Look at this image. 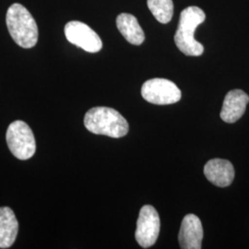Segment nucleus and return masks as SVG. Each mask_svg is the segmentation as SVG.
<instances>
[{"label": "nucleus", "mask_w": 249, "mask_h": 249, "mask_svg": "<svg viewBox=\"0 0 249 249\" xmlns=\"http://www.w3.org/2000/svg\"><path fill=\"white\" fill-rule=\"evenodd\" d=\"M85 127L91 133L122 138L128 132V123L119 112L110 107L89 109L84 116Z\"/></svg>", "instance_id": "1"}, {"label": "nucleus", "mask_w": 249, "mask_h": 249, "mask_svg": "<svg viewBox=\"0 0 249 249\" xmlns=\"http://www.w3.org/2000/svg\"><path fill=\"white\" fill-rule=\"evenodd\" d=\"M205 18L204 11L197 7H188L181 12L175 43L178 49L186 55L199 56L204 52L203 45L195 40L194 34Z\"/></svg>", "instance_id": "2"}, {"label": "nucleus", "mask_w": 249, "mask_h": 249, "mask_svg": "<svg viewBox=\"0 0 249 249\" xmlns=\"http://www.w3.org/2000/svg\"><path fill=\"white\" fill-rule=\"evenodd\" d=\"M9 35L22 48H32L38 41V27L36 19L20 4L9 7L6 16Z\"/></svg>", "instance_id": "3"}, {"label": "nucleus", "mask_w": 249, "mask_h": 249, "mask_svg": "<svg viewBox=\"0 0 249 249\" xmlns=\"http://www.w3.org/2000/svg\"><path fill=\"white\" fill-rule=\"evenodd\" d=\"M6 140L11 153L19 160L32 158L36 151V138L28 124L17 120L9 124Z\"/></svg>", "instance_id": "4"}, {"label": "nucleus", "mask_w": 249, "mask_h": 249, "mask_svg": "<svg viewBox=\"0 0 249 249\" xmlns=\"http://www.w3.org/2000/svg\"><path fill=\"white\" fill-rule=\"evenodd\" d=\"M142 95L151 104L165 106L179 102L181 90L173 81L156 78L147 80L143 84Z\"/></svg>", "instance_id": "5"}, {"label": "nucleus", "mask_w": 249, "mask_h": 249, "mask_svg": "<svg viewBox=\"0 0 249 249\" xmlns=\"http://www.w3.org/2000/svg\"><path fill=\"white\" fill-rule=\"evenodd\" d=\"M160 227V217L157 211L151 205L143 206L137 221L135 232L138 244L143 249L152 247L158 239Z\"/></svg>", "instance_id": "6"}, {"label": "nucleus", "mask_w": 249, "mask_h": 249, "mask_svg": "<svg viewBox=\"0 0 249 249\" xmlns=\"http://www.w3.org/2000/svg\"><path fill=\"white\" fill-rule=\"evenodd\" d=\"M65 36L70 43L89 53H97L103 47V42L98 35L81 21L68 22L65 26Z\"/></svg>", "instance_id": "7"}, {"label": "nucleus", "mask_w": 249, "mask_h": 249, "mask_svg": "<svg viewBox=\"0 0 249 249\" xmlns=\"http://www.w3.org/2000/svg\"><path fill=\"white\" fill-rule=\"evenodd\" d=\"M203 238V228L195 214H187L181 223L178 240L183 249H200Z\"/></svg>", "instance_id": "8"}, {"label": "nucleus", "mask_w": 249, "mask_h": 249, "mask_svg": "<svg viewBox=\"0 0 249 249\" xmlns=\"http://www.w3.org/2000/svg\"><path fill=\"white\" fill-rule=\"evenodd\" d=\"M249 96L242 89L230 90L223 101L221 118L226 123H234L239 120L246 112Z\"/></svg>", "instance_id": "9"}, {"label": "nucleus", "mask_w": 249, "mask_h": 249, "mask_svg": "<svg viewBox=\"0 0 249 249\" xmlns=\"http://www.w3.org/2000/svg\"><path fill=\"white\" fill-rule=\"evenodd\" d=\"M204 175L217 187H229L234 178V168L229 160L213 159L205 164Z\"/></svg>", "instance_id": "10"}, {"label": "nucleus", "mask_w": 249, "mask_h": 249, "mask_svg": "<svg viewBox=\"0 0 249 249\" xmlns=\"http://www.w3.org/2000/svg\"><path fill=\"white\" fill-rule=\"evenodd\" d=\"M18 223L9 207L0 208V249H9L16 240Z\"/></svg>", "instance_id": "11"}, {"label": "nucleus", "mask_w": 249, "mask_h": 249, "mask_svg": "<svg viewBox=\"0 0 249 249\" xmlns=\"http://www.w3.org/2000/svg\"><path fill=\"white\" fill-rule=\"evenodd\" d=\"M116 26L120 34L131 45H140L145 40L142 28L139 24L138 19L128 13H121L116 18Z\"/></svg>", "instance_id": "12"}, {"label": "nucleus", "mask_w": 249, "mask_h": 249, "mask_svg": "<svg viewBox=\"0 0 249 249\" xmlns=\"http://www.w3.org/2000/svg\"><path fill=\"white\" fill-rule=\"evenodd\" d=\"M148 8L160 23L166 24L173 18L174 4L172 0H147Z\"/></svg>", "instance_id": "13"}]
</instances>
